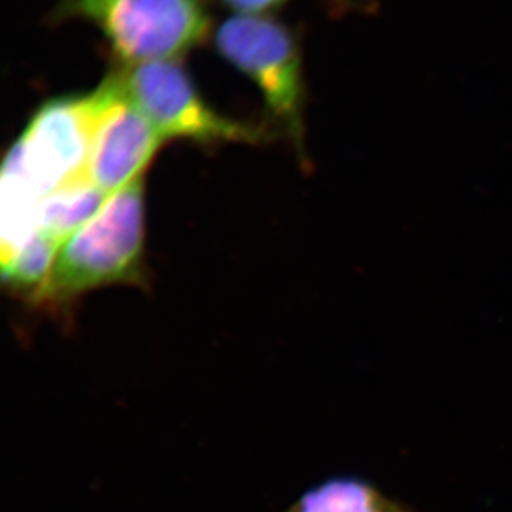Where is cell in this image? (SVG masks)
Masks as SVG:
<instances>
[{"label": "cell", "instance_id": "obj_6", "mask_svg": "<svg viewBox=\"0 0 512 512\" xmlns=\"http://www.w3.org/2000/svg\"><path fill=\"white\" fill-rule=\"evenodd\" d=\"M99 92L84 180L110 197L146 175L165 140L128 99L116 70L100 83Z\"/></svg>", "mask_w": 512, "mask_h": 512}, {"label": "cell", "instance_id": "obj_3", "mask_svg": "<svg viewBox=\"0 0 512 512\" xmlns=\"http://www.w3.org/2000/svg\"><path fill=\"white\" fill-rule=\"evenodd\" d=\"M92 23L119 64L180 60L211 36L205 0H59L47 22Z\"/></svg>", "mask_w": 512, "mask_h": 512}, {"label": "cell", "instance_id": "obj_9", "mask_svg": "<svg viewBox=\"0 0 512 512\" xmlns=\"http://www.w3.org/2000/svg\"><path fill=\"white\" fill-rule=\"evenodd\" d=\"M60 247L57 239L36 231L15 251L2 256L3 284L32 305L52 272Z\"/></svg>", "mask_w": 512, "mask_h": 512}, {"label": "cell", "instance_id": "obj_8", "mask_svg": "<svg viewBox=\"0 0 512 512\" xmlns=\"http://www.w3.org/2000/svg\"><path fill=\"white\" fill-rule=\"evenodd\" d=\"M107 198L86 181L59 188L40 202L36 229L63 244L77 229L92 220Z\"/></svg>", "mask_w": 512, "mask_h": 512}, {"label": "cell", "instance_id": "obj_10", "mask_svg": "<svg viewBox=\"0 0 512 512\" xmlns=\"http://www.w3.org/2000/svg\"><path fill=\"white\" fill-rule=\"evenodd\" d=\"M224 8L237 12L238 15H271L291 0H217ZM333 9L349 10L356 8L357 0H325Z\"/></svg>", "mask_w": 512, "mask_h": 512}, {"label": "cell", "instance_id": "obj_5", "mask_svg": "<svg viewBox=\"0 0 512 512\" xmlns=\"http://www.w3.org/2000/svg\"><path fill=\"white\" fill-rule=\"evenodd\" d=\"M124 92L158 134L192 143L261 144L272 137L264 126L222 116L204 100L181 60L119 64Z\"/></svg>", "mask_w": 512, "mask_h": 512}, {"label": "cell", "instance_id": "obj_2", "mask_svg": "<svg viewBox=\"0 0 512 512\" xmlns=\"http://www.w3.org/2000/svg\"><path fill=\"white\" fill-rule=\"evenodd\" d=\"M99 110V89L43 103L5 158L2 191L39 205L59 188L86 181Z\"/></svg>", "mask_w": 512, "mask_h": 512}, {"label": "cell", "instance_id": "obj_7", "mask_svg": "<svg viewBox=\"0 0 512 512\" xmlns=\"http://www.w3.org/2000/svg\"><path fill=\"white\" fill-rule=\"evenodd\" d=\"M284 512H421L367 478L338 476L309 488Z\"/></svg>", "mask_w": 512, "mask_h": 512}, {"label": "cell", "instance_id": "obj_4", "mask_svg": "<svg viewBox=\"0 0 512 512\" xmlns=\"http://www.w3.org/2000/svg\"><path fill=\"white\" fill-rule=\"evenodd\" d=\"M212 36L218 55L255 83L276 127L306 161V83L296 30L272 15H232Z\"/></svg>", "mask_w": 512, "mask_h": 512}, {"label": "cell", "instance_id": "obj_1", "mask_svg": "<svg viewBox=\"0 0 512 512\" xmlns=\"http://www.w3.org/2000/svg\"><path fill=\"white\" fill-rule=\"evenodd\" d=\"M146 244L144 175L110 195L96 215L63 242L32 305L69 312L83 293L103 286L141 285Z\"/></svg>", "mask_w": 512, "mask_h": 512}]
</instances>
